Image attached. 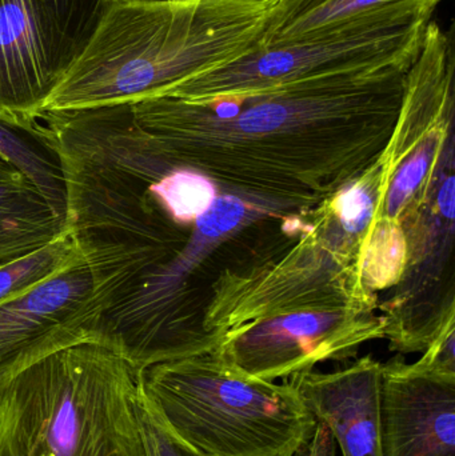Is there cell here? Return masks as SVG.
Masks as SVG:
<instances>
[{
	"label": "cell",
	"mask_w": 455,
	"mask_h": 456,
	"mask_svg": "<svg viewBox=\"0 0 455 456\" xmlns=\"http://www.w3.org/2000/svg\"><path fill=\"white\" fill-rule=\"evenodd\" d=\"M398 2L405 0H282L272 8L264 45L309 39L350 19Z\"/></svg>",
	"instance_id": "2e32d148"
},
{
	"label": "cell",
	"mask_w": 455,
	"mask_h": 456,
	"mask_svg": "<svg viewBox=\"0 0 455 456\" xmlns=\"http://www.w3.org/2000/svg\"><path fill=\"white\" fill-rule=\"evenodd\" d=\"M406 260V240L400 221L377 218L370 228L361 257V283L366 294L378 297L387 292L402 275Z\"/></svg>",
	"instance_id": "d6986e66"
},
{
	"label": "cell",
	"mask_w": 455,
	"mask_h": 456,
	"mask_svg": "<svg viewBox=\"0 0 455 456\" xmlns=\"http://www.w3.org/2000/svg\"><path fill=\"white\" fill-rule=\"evenodd\" d=\"M374 307L298 311L248 324L224 338L215 353L237 374L262 382L290 379L317 364L352 358L385 339Z\"/></svg>",
	"instance_id": "30bf717a"
},
{
	"label": "cell",
	"mask_w": 455,
	"mask_h": 456,
	"mask_svg": "<svg viewBox=\"0 0 455 456\" xmlns=\"http://www.w3.org/2000/svg\"><path fill=\"white\" fill-rule=\"evenodd\" d=\"M304 210L293 203L219 189L186 244L114 314L96 323L93 342L119 354L139 372L213 353L218 345L205 331L203 318L214 281L266 243L283 219Z\"/></svg>",
	"instance_id": "277c9868"
},
{
	"label": "cell",
	"mask_w": 455,
	"mask_h": 456,
	"mask_svg": "<svg viewBox=\"0 0 455 456\" xmlns=\"http://www.w3.org/2000/svg\"><path fill=\"white\" fill-rule=\"evenodd\" d=\"M389 186L382 154L330 197L288 216L266 243L222 271L203 326L224 338L262 319L298 311L378 308L361 283V257Z\"/></svg>",
	"instance_id": "3957f363"
},
{
	"label": "cell",
	"mask_w": 455,
	"mask_h": 456,
	"mask_svg": "<svg viewBox=\"0 0 455 456\" xmlns=\"http://www.w3.org/2000/svg\"><path fill=\"white\" fill-rule=\"evenodd\" d=\"M0 154L18 166L66 216V191L61 163L53 147L37 128H26L0 119Z\"/></svg>",
	"instance_id": "e0dca14e"
},
{
	"label": "cell",
	"mask_w": 455,
	"mask_h": 456,
	"mask_svg": "<svg viewBox=\"0 0 455 456\" xmlns=\"http://www.w3.org/2000/svg\"><path fill=\"white\" fill-rule=\"evenodd\" d=\"M381 379V362L366 355L336 371H307L286 380L330 430L342 456H384Z\"/></svg>",
	"instance_id": "5bb4252c"
},
{
	"label": "cell",
	"mask_w": 455,
	"mask_h": 456,
	"mask_svg": "<svg viewBox=\"0 0 455 456\" xmlns=\"http://www.w3.org/2000/svg\"><path fill=\"white\" fill-rule=\"evenodd\" d=\"M409 69L203 102L157 96L131 106L139 127L174 165L199 171L219 189L309 208L382 154Z\"/></svg>",
	"instance_id": "6da1fadb"
},
{
	"label": "cell",
	"mask_w": 455,
	"mask_h": 456,
	"mask_svg": "<svg viewBox=\"0 0 455 456\" xmlns=\"http://www.w3.org/2000/svg\"><path fill=\"white\" fill-rule=\"evenodd\" d=\"M405 233L402 275L378 311L385 339L398 353H424L455 324V135L400 216Z\"/></svg>",
	"instance_id": "ba28073f"
},
{
	"label": "cell",
	"mask_w": 455,
	"mask_h": 456,
	"mask_svg": "<svg viewBox=\"0 0 455 456\" xmlns=\"http://www.w3.org/2000/svg\"><path fill=\"white\" fill-rule=\"evenodd\" d=\"M336 441L330 430L317 420L312 436L294 456H336Z\"/></svg>",
	"instance_id": "603a6c76"
},
{
	"label": "cell",
	"mask_w": 455,
	"mask_h": 456,
	"mask_svg": "<svg viewBox=\"0 0 455 456\" xmlns=\"http://www.w3.org/2000/svg\"><path fill=\"white\" fill-rule=\"evenodd\" d=\"M80 257L82 254L67 231L35 251L0 263V303L24 294Z\"/></svg>",
	"instance_id": "ffe728a7"
},
{
	"label": "cell",
	"mask_w": 455,
	"mask_h": 456,
	"mask_svg": "<svg viewBox=\"0 0 455 456\" xmlns=\"http://www.w3.org/2000/svg\"><path fill=\"white\" fill-rule=\"evenodd\" d=\"M274 7L235 0H110L43 114L163 95L261 47Z\"/></svg>",
	"instance_id": "7a4b0ae2"
},
{
	"label": "cell",
	"mask_w": 455,
	"mask_h": 456,
	"mask_svg": "<svg viewBox=\"0 0 455 456\" xmlns=\"http://www.w3.org/2000/svg\"><path fill=\"white\" fill-rule=\"evenodd\" d=\"M98 303L83 256L47 281L0 303V393L35 362L93 340Z\"/></svg>",
	"instance_id": "8fae6325"
},
{
	"label": "cell",
	"mask_w": 455,
	"mask_h": 456,
	"mask_svg": "<svg viewBox=\"0 0 455 456\" xmlns=\"http://www.w3.org/2000/svg\"><path fill=\"white\" fill-rule=\"evenodd\" d=\"M141 372L93 340L61 348L0 393V456H144Z\"/></svg>",
	"instance_id": "5b68a950"
},
{
	"label": "cell",
	"mask_w": 455,
	"mask_h": 456,
	"mask_svg": "<svg viewBox=\"0 0 455 456\" xmlns=\"http://www.w3.org/2000/svg\"><path fill=\"white\" fill-rule=\"evenodd\" d=\"M438 4L435 0H405L350 19L309 39L262 45L248 55L174 86L160 96L203 102L307 80L411 67Z\"/></svg>",
	"instance_id": "52a82bcc"
},
{
	"label": "cell",
	"mask_w": 455,
	"mask_h": 456,
	"mask_svg": "<svg viewBox=\"0 0 455 456\" xmlns=\"http://www.w3.org/2000/svg\"><path fill=\"white\" fill-rule=\"evenodd\" d=\"M63 75L34 0H0V119L39 127Z\"/></svg>",
	"instance_id": "4fadbf2b"
},
{
	"label": "cell",
	"mask_w": 455,
	"mask_h": 456,
	"mask_svg": "<svg viewBox=\"0 0 455 456\" xmlns=\"http://www.w3.org/2000/svg\"><path fill=\"white\" fill-rule=\"evenodd\" d=\"M64 74L87 45L110 0H34Z\"/></svg>",
	"instance_id": "ac0fdd59"
},
{
	"label": "cell",
	"mask_w": 455,
	"mask_h": 456,
	"mask_svg": "<svg viewBox=\"0 0 455 456\" xmlns=\"http://www.w3.org/2000/svg\"><path fill=\"white\" fill-rule=\"evenodd\" d=\"M235 2L251 3V4L270 5V7H274V5H277L278 3L282 2V0H235Z\"/></svg>",
	"instance_id": "cb8c5ba5"
},
{
	"label": "cell",
	"mask_w": 455,
	"mask_h": 456,
	"mask_svg": "<svg viewBox=\"0 0 455 456\" xmlns=\"http://www.w3.org/2000/svg\"><path fill=\"white\" fill-rule=\"evenodd\" d=\"M416 364L427 371L455 375V324L446 327L433 340Z\"/></svg>",
	"instance_id": "7402d4cb"
},
{
	"label": "cell",
	"mask_w": 455,
	"mask_h": 456,
	"mask_svg": "<svg viewBox=\"0 0 455 456\" xmlns=\"http://www.w3.org/2000/svg\"><path fill=\"white\" fill-rule=\"evenodd\" d=\"M147 403L199 456H294L317 419L296 386L248 379L215 351L141 372Z\"/></svg>",
	"instance_id": "8992f818"
},
{
	"label": "cell",
	"mask_w": 455,
	"mask_h": 456,
	"mask_svg": "<svg viewBox=\"0 0 455 456\" xmlns=\"http://www.w3.org/2000/svg\"><path fill=\"white\" fill-rule=\"evenodd\" d=\"M381 436L384 456H455V375L382 363Z\"/></svg>",
	"instance_id": "7c38bea8"
},
{
	"label": "cell",
	"mask_w": 455,
	"mask_h": 456,
	"mask_svg": "<svg viewBox=\"0 0 455 456\" xmlns=\"http://www.w3.org/2000/svg\"><path fill=\"white\" fill-rule=\"evenodd\" d=\"M136 414L141 428L144 456H199L171 436L170 431L163 426L159 418L147 403L142 388H139L136 399Z\"/></svg>",
	"instance_id": "44dd1931"
},
{
	"label": "cell",
	"mask_w": 455,
	"mask_h": 456,
	"mask_svg": "<svg viewBox=\"0 0 455 456\" xmlns=\"http://www.w3.org/2000/svg\"><path fill=\"white\" fill-rule=\"evenodd\" d=\"M455 42L430 20L421 51L406 72L394 130L382 151L389 175L379 218L400 221L427 181L443 146L455 135Z\"/></svg>",
	"instance_id": "9c48e42d"
},
{
	"label": "cell",
	"mask_w": 455,
	"mask_h": 456,
	"mask_svg": "<svg viewBox=\"0 0 455 456\" xmlns=\"http://www.w3.org/2000/svg\"><path fill=\"white\" fill-rule=\"evenodd\" d=\"M66 232V216L0 154V263L35 251Z\"/></svg>",
	"instance_id": "9a60e30c"
}]
</instances>
